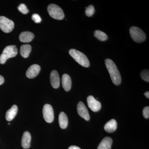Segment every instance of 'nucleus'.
Returning <instances> with one entry per match:
<instances>
[{"mask_svg": "<svg viewBox=\"0 0 149 149\" xmlns=\"http://www.w3.org/2000/svg\"><path fill=\"white\" fill-rule=\"evenodd\" d=\"M105 63L113 83L116 85H120L121 82V75L114 62L110 59L107 58Z\"/></svg>", "mask_w": 149, "mask_h": 149, "instance_id": "obj_1", "label": "nucleus"}, {"mask_svg": "<svg viewBox=\"0 0 149 149\" xmlns=\"http://www.w3.org/2000/svg\"><path fill=\"white\" fill-rule=\"evenodd\" d=\"M69 53L72 58L80 65L85 68L90 66V61L87 56L83 53L74 49H71L69 51Z\"/></svg>", "mask_w": 149, "mask_h": 149, "instance_id": "obj_2", "label": "nucleus"}, {"mask_svg": "<svg viewBox=\"0 0 149 149\" xmlns=\"http://www.w3.org/2000/svg\"><path fill=\"white\" fill-rule=\"evenodd\" d=\"M17 49L15 45H10L6 47L0 56V63L4 64L8 59L15 57L17 55Z\"/></svg>", "mask_w": 149, "mask_h": 149, "instance_id": "obj_3", "label": "nucleus"}, {"mask_svg": "<svg viewBox=\"0 0 149 149\" xmlns=\"http://www.w3.org/2000/svg\"><path fill=\"white\" fill-rule=\"evenodd\" d=\"M48 13L51 17L54 19L61 20L65 17L63 11L59 6L54 4H51L48 6Z\"/></svg>", "mask_w": 149, "mask_h": 149, "instance_id": "obj_4", "label": "nucleus"}, {"mask_svg": "<svg viewBox=\"0 0 149 149\" xmlns=\"http://www.w3.org/2000/svg\"><path fill=\"white\" fill-rule=\"evenodd\" d=\"M129 31L131 38L136 42H142L146 40V34L139 27L133 26L130 27Z\"/></svg>", "mask_w": 149, "mask_h": 149, "instance_id": "obj_5", "label": "nucleus"}, {"mask_svg": "<svg viewBox=\"0 0 149 149\" xmlns=\"http://www.w3.org/2000/svg\"><path fill=\"white\" fill-rule=\"evenodd\" d=\"M14 23L12 20L6 17L0 16V29L5 33H9L14 27Z\"/></svg>", "mask_w": 149, "mask_h": 149, "instance_id": "obj_6", "label": "nucleus"}, {"mask_svg": "<svg viewBox=\"0 0 149 149\" xmlns=\"http://www.w3.org/2000/svg\"><path fill=\"white\" fill-rule=\"evenodd\" d=\"M43 117L46 122L48 123L52 122L54 120L53 109L51 105L46 104L43 107Z\"/></svg>", "mask_w": 149, "mask_h": 149, "instance_id": "obj_7", "label": "nucleus"}, {"mask_svg": "<svg viewBox=\"0 0 149 149\" xmlns=\"http://www.w3.org/2000/svg\"><path fill=\"white\" fill-rule=\"evenodd\" d=\"M77 111L78 114L86 120H89L90 116L87 108L82 102H80L77 104Z\"/></svg>", "mask_w": 149, "mask_h": 149, "instance_id": "obj_8", "label": "nucleus"}, {"mask_svg": "<svg viewBox=\"0 0 149 149\" xmlns=\"http://www.w3.org/2000/svg\"><path fill=\"white\" fill-rule=\"evenodd\" d=\"M87 103L88 107L93 111H99L101 108L100 102L96 100L93 96H88L87 98Z\"/></svg>", "mask_w": 149, "mask_h": 149, "instance_id": "obj_9", "label": "nucleus"}, {"mask_svg": "<svg viewBox=\"0 0 149 149\" xmlns=\"http://www.w3.org/2000/svg\"><path fill=\"white\" fill-rule=\"evenodd\" d=\"M41 68L37 64L31 65L26 72V76L29 78H33L36 77L40 73Z\"/></svg>", "mask_w": 149, "mask_h": 149, "instance_id": "obj_10", "label": "nucleus"}, {"mask_svg": "<svg viewBox=\"0 0 149 149\" xmlns=\"http://www.w3.org/2000/svg\"><path fill=\"white\" fill-rule=\"evenodd\" d=\"M50 82L52 86L55 89L58 88L60 86V80L58 72L56 70H54L52 71L50 76Z\"/></svg>", "mask_w": 149, "mask_h": 149, "instance_id": "obj_11", "label": "nucleus"}, {"mask_svg": "<svg viewBox=\"0 0 149 149\" xmlns=\"http://www.w3.org/2000/svg\"><path fill=\"white\" fill-rule=\"evenodd\" d=\"M62 84L65 91H69L71 89L72 81L71 78L68 74H64L62 77Z\"/></svg>", "mask_w": 149, "mask_h": 149, "instance_id": "obj_12", "label": "nucleus"}, {"mask_svg": "<svg viewBox=\"0 0 149 149\" xmlns=\"http://www.w3.org/2000/svg\"><path fill=\"white\" fill-rule=\"evenodd\" d=\"M31 136L28 131H25L23 134L22 139L21 145L22 148L24 149H28L30 147Z\"/></svg>", "mask_w": 149, "mask_h": 149, "instance_id": "obj_13", "label": "nucleus"}, {"mask_svg": "<svg viewBox=\"0 0 149 149\" xmlns=\"http://www.w3.org/2000/svg\"><path fill=\"white\" fill-rule=\"evenodd\" d=\"M35 37L33 33L30 32H24L21 33L19 36L20 42L23 43H28L31 42Z\"/></svg>", "mask_w": 149, "mask_h": 149, "instance_id": "obj_14", "label": "nucleus"}, {"mask_svg": "<svg viewBox=\"0 0 149 149\" xmlns=\"http://www.w3.org/2000/svg\"><path fill=\"white\" fill-rule=\"evenodd\" d=\"M113 141L111 138L106 137L104 138L97 147V149H111Z\"/></svg>", "mask_w": 149, "mask_h": 149, "instance_id": "obj_15", "label": "nucleus"}, {"mask_svg": "<svg viewBox=\"0 0 149 149\" xmlns=\"http://www.w3.org/2000/svg\"><path fill=\"white\" fill-rule=\"evenodd\" d=\"M18 111V108L16 105H13V106L7 111L6 114V118L7 120L10 121L13 120L15 116Z\"/></svg>", "mask_w": 149, "mask_h": 149, "instance_id": "obj_16", "label": "nucleus"}, {"mask_svg": "<svg viewBox=\"0 0 149 149\" xmlns=\"http://www.w3.org/2000/svg\"><path fill=\"white\" fill-rule=\"evenodd\" d=\"M117 127V122L115 119H112L107 123L104 126V128L107 132L111 133L115 131Z\"/></svg>", "mask_w": 149, "mask_h": 149, "instance_id": "obj_17", "label": "nucleus"}, {"mask_svg": "<svg viewBox=\"0 0 149 149\" xmlns=\"http://www.w3.org/2000/svg\"><path fill=\"white\" fill-rule=\"evenodd\" d=\"M59 123L62 129H65L68 125V118L66 114L63 112H61L59 115Z\"/></svg>", "mask_w": 149, "mask_h": 149, "instance_id": "obj_18", "label": "nucleus"}, {"mask_svg": "<svg viewBox=\"0 0 149 149\" xmlns=\"http://www.w3.org/2000/svg\"><path fill=\"white\" fill-rule=\"evenodd\" d=\"M32 50V47L29 45H22L20 47V53L22 56L27 58Z\"/></svg>", "mask_w": 149, "mask_h": 149, "instance_id": "obj_19", "label": "nucleus"}, {"mask_svg": "<svg viewBox=\"0 0 149 149\" xmlns=\"http://www.w3.org/2000/svg\"><path fill=\"white\" fill-rule=\"evenodd\" d=\"M94 36L100 41H105L108 39L107 34L100 30H95L94 32Z\"/></svg>", "mask_w": 149, "mask_h": 149, "instance_id": "obj_20", "label": "nucleus"}, {"mask_svg": "<svg viewBox=\"0 0 149 149\" xmlns=\"http://www.w3.org/2000/svg\"><path fill=\"white\" fill-rule=\"evenodd\" d=\"M95 12V8L94 6L91 5L85 8V14L87 16L91 17L93 16Z\"/></svg>", "mask_w": 149, "mask_h": 149, "instance_id": "obj_21", "label": "nucleus"}, {"mask_svg": "<svg viewBox=\"0 0 149 149\" xmlns=\"http://www.w3.org/2000/svg\"><path fill=\"white\" fill-rule=\"evenodd\" d=\"M141 76L143 80L146 82H149V71L148 70H144L141 72Z\"/></svg>", "mask_w": 149, "mask_h": 149, "instance_id": "obj_22", "label": "nucleus"}, {"mask_svg": "<svg viewBox=\"0 0 149 149\" xmlns=\"http://www.w3.org/2000/svg\"><path fill=\"white\" fill-rule=\"evenodd\" d=\"M19 11L23 14H27L29 13V11L27 9V6L24 4L22 3L19 5L17 8Z\"/></svg>", "mask_w": 149, "mask_h": 149, "instance_id": "obj_23", "label": "nucleus"}, {"mask_svg": "<svg viewBox=\"0 0 149 149\" xmlns=\"http://www.w3.org/2000/svg\"><path fill=\"white\" fill-rule=\"evenodd\" d=\"M32 18L35 23H39L42 21V19L40 15L37 14H34L32 15Z\"/></svg>", "mask_w": 149, "mask_h": 149, "instance_id": "obj_24", "label": "nucleus"}, {"mask_svg": "<svg viewBox=\"0 0 149 149\" xmlns=\"http://www.w3.org/2000/svg\"><path fill=\"white\" fill-rule=\"evenodd\" d=\"M143 116L146 118H148L149 117V107H145L143 111Z\"/></svg>", "mask_w": 149, "mask_h": 149, "instance_id": "obj_25", "label": "nucleus"}, {"mask_svg": "<svg viewBox=\"0 0 149 149\" xmlns=\"http://www.w3.org/2000/svg\"><path fill=\"white\" fill-rule=\"evenodd\" d=\"M4 82V79L3 77L0 75V85L3 84Z\"/></svg>", "mask_w": 149, "mask_h": 149, "instance_id": "obj_26", "label": "nucleus"}, {"mask_svg": "<svg viewBox=\"0 0 149 149\" xmlns=\"http://www.w3.org/2000/svg\"><path fill=\"white\" fill-rule=\"evenodd\" d=\"M68 149H81L79 147L76 146H70Z\"/></svg>", "mask_w": 149, "mask_h": 149, "instance_id": "obj_27", "label": "nucleus"}, {"mask_svg": "<svg viewBox=\"0 0 149 149\" xmlns=\"http://www.w3.org/2000/svg\"><path fill=\"white\" fill-rule=\"evenodd\" d=\"M144 95L146 96V97L147 98L149 99V91H147V92H146L145 93H144Z\"/></svg>", "mask_w": 149, "mask_h": 149, "instance_id": "obj_28", "label": "nucleus"}, {"mask_svg": "<svg viewBox=\"0 0 149 149\" xmlns=\"http://www.w3.org/2000/svg\"><path fill=\"white\" fill-rule=\"evenodd\" d=\"M8 125H10V123H8Z\"/></svg>", "mask_w": 149, "mask_h": 149, "instance_id": "obj_29", "label": "nucleus"}]
</instances>
